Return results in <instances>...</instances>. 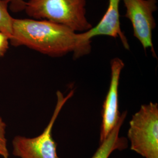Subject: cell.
Masks as SVG:
<instances>
[{
    "label": "cell",
    "mask_w": 158,
    "mask_h": 158,
    "mask_svg": "<svg viewBox=\"0 0 158 158\" xmlns=\"http://www.w3.org/2000/svg\"><path fill=\"white\" fill-rule=\"evenodd\" d=\"M10 44V38L6 34L0 32V57L6 55Z\"/></svg>",
    "instance_id": "obj_12"
},
{
    "label": "cell",
    "mask_w": 158,
    "mask_h": 158,
    "mask_svg": "<svg viewBox=\"0 0 158 158\" xmlns=\"http://www.w3.org/2000/svg\"><path fill=\"white\" fill-rule=\"evenodd\" d=\"M121 0H109L107 10L100 22L94 27L81 33L82 38L91 42L92 38L97 36L119 38L125 49H130L128 40L121 28L119 4Z\"/></svg>",
    "instance_id": "obj_7"
},
{
    "label": "cell",
    "mask_w": 158,
    "mask_h": 158,
    "mask_svg": "<svg viewBox=\"0 0 158 158\" xmlns=\"http://www.w3.org/2000/svg\"><path fill=\"white\" fill-rule=\"evenodd\" d=\"M8 8V2L4 0H0V32L6 34L10 40L14 18L10 15Z\"/></svg>",
    "instance_id": "obj_9"
},
{
    "label": "cell",
    "mask_w": 158,
    "mask_h": 158,
    "mask_svg": "<svg viewBox=\"0 0 158 158\" xmlns=\"http://www.w3.org/2000/svg\"><path fill=\"white\" fill-rule=\"evenodd\" d=\"M124 66V62L118 57L114 58L110 62L111 79L102 105L99 143L104 140L113 130L121 114L119 111L118 87L121 74Z\"/></svg>",
    "instance_id": "obj_6"
},
{
    "label": "cell",
    "mask_w": 158,
    "mask_h": 158,
    "mask_svg": "<svg viewBox=\"0 0 158 158\" xmlns=\"http://www.w3.org/2000/svg\"><path fill=\"white\" fill-rule=\"evenodd\" d=\"M126 12L125 17L131 21L134 37L139 41L145 51L150 49L156 57L153 45V30L156 22L153 14L158 9V0H122Z\"/></svg>",
    "instance_id": "obj_5"
},
{
    "label": "cell",
    "mask_w": 158,
    "mask_h": 158,
    "mask_svg": "<svg viewBox=\"0 0 158 158\" xmlns=\"http://www.w3.org/2000/svg\"><path fill=\"white\" fill-rule=\"evenodd\" d=\"M10 42L25 46L49 56L62 57L73 53L74 59L90 53L91 42L80 33L46 20L14 18Z\"/></svg>",
    "instance_id": "obj_1"
},
{
    "label": "cell",
    "mask_w": 158,
    "mask_h": 158,
    "mask_svg": "<svg viewBox=\"0 0 158 158\" xmlns=\"http://www.w3.org/2000/svg\"><path fill=\"white\" fill-rule=\"evenodd\" d=\"M130 148L145 158H158V104H143L130 121Z\"/></svg>",
    "instance_id": "obj_3"
},
{
    "label": "cell",
    "mask_w": 158,
    "mask_h": 158,
    "mask_svg": "<svg viewBox=\"0 0 158 158\" xmlns=\"http://www.w3.org/2000/svg\"><path fill=\"white\" fill-rule=\"evenodd\" d=\"M6 124L0 117V156L2 158H9L10 153L8 148L6 139Z\"/></svg>",
    "instance_id": "obj_10"
},
{
    "label": "cell",
    "mask_w": 158,
    "mask_h": 158,
    "mask_svg": "<svg viewBox=\"0 0 158 158\" xmlns=\"http://www.w3.org/2000/svg\"><path fill=\"white\" fill-rule=\"evenodd\" d=\"M74 93L71 89L64 96L60 91H57V101L51 119L45 130L33 138L24 136H14L12 141V153L19 158H60L57 153V144L53 138L52 130L63 107Z\"/></svg>",
    "instance_id": "obj_4"
},
{
    "label": "cell",
    "mask_w": 158,
    "mask_h": 158,
    "mask_svg": "<svg viewBox=\"0 0 158 158\" xmlns=\"http://www.w3.org/2000/svg\"><path fill=\"white\" fill-rule=\"evenodd\" d=\"M8 4V7L12 12L23 11L25 9L26 1L25 0H4Z\"/></svg>",
    "instance_id": "obj_11"
},
{
    "label": "cell",
    "mask_w": 158,
    "mask_h": 158,
    "mask_svg": "<svg viewBox=\"0 0 158 158\" xmlns=\"http://www.w3.org/2000/svg\"><path fill=\"white\" fill-rule=\"evenodd\" d=\"M127 114V111L121 113L117 124L106 139L100 143L96 152L91 158H109L114 151H122L128 148V139L125 137L119 136L120 130L124 123Z\"/></svg>",
    "instance_id": "obj_8"
},
{
    "label": "cell",
    "mask_w": 158,
    "mask_h": 158,
    "mask_svg": "<svg viewBox=\"0 0 158 158\" xmlns=\"http://www.w3.org/2000/svg\"><path fill=\"white\" fill-rule=\"evenodd\" d=\"M87 0H29L24 11L32 19L55 23L82 33L93 26L86 17Z\"/></svg>",
    "instance_id": "obj_2"
}]
</instances>
